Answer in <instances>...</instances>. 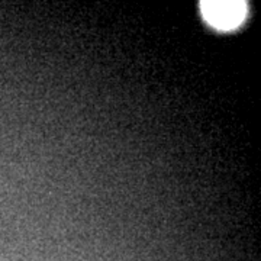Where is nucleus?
Listing matches in <instances>:
<instances>
[{
	"label": "nucleus",
	"instance_id": "f257e3e1",
	"mask_svg": "<svg viewBox=\"0 0 261 261\" xmlns=\"http://www.w3.org/2000/svg\"><path fill=\"white\" fill-rule=\"evenodd\" d=\"M205 20L218 31H232L247 18L248 5L243 0H207L200 2Z\"/></svg>",
	"mask_w": 261,
	"mask_h": 261
}]
</instances>
